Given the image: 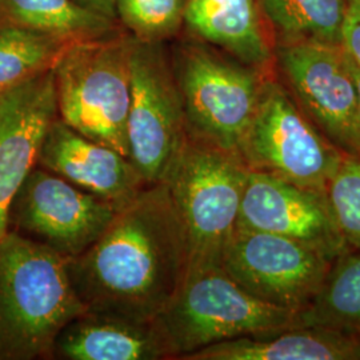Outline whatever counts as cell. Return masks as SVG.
<instances>
[{
  "label": "cell",
  "instance_id": "2",
  "mask_svg": "<svg viewBox=\"0 0 360 360\" xmlns=\"http://www.w3.org/2000/svg\"><path fill=\"white\" fill-rule=\"evenodd\" d=\"M86 309L68 257L18 232L0 238V360L52 359L62 330Z\"/></svg>",
  "mask_w": 360,
  "mask_h": 360
},
{
  "label": "cell",
  "instance_id": "21",
  "mask_svg": "<svg viewBox=\"0 0 360 360\" xmlns=\"http://www.w3.org/2000/svg\"><path fill=\"white\" fill-rule=\"evenodd\" d=\"M70 44L31 28L0 23V94L53 70Z\"/></svg>",
  "mask_w": 360,
  "mask_h": 360
},
{
  "label": "cell",
  "instance_id": "20",
  "mask_svg": "<svg viewBox=\"0 0 360 360\" xmlns=\"http://www.w3.org/2000/svg\"><path fill=\"white\" fill-rule=\"evenodd\" d=\"M302 326L327 327L360 336V250L338 257L321 291L299 314Z\"/></svg>",
  "mask_w": 360,
  "mask_h": 360
},
{
  "label": "cell",
  "instance_id": "25",
  "mask_svg": "<svg viewBox=\"0 0 360 360\" xmlns=\"http://www.w3.org/2000/svg\"><path fill=\"white\" fill-rule=\"evenodd\" d=\"M77 1L92 11L102 13L104 16L117 22L116 0H77Z\"/></svg>",
  "mask_w": 360,
  "mask_h": 360
},
{
  "label": "cell",
  "instance_id": "22",
  "mask_svg": "<svg viewBox=\"0 0 360 360\" xmlns=\"http://www.w3.org/2000/svg\"><path fill=\"white\" fill-rule=\"evenodd\" d=\"M187 0H116L117 22L135 38L163 41L183 26Z\"/></svg>",
  "mask_w": 360,
  "mask_h": 360
},
{
  "label": "cell",
  "instance_id": "16",
  "mask_svg": "<svg viewBox=\"0 0 360 360\" xmlns=\"http://www.w3.org/2000/svg\"><path fill=\"white\" fill-rule=\"evenodd\" d=\"M183 25L195 38L242 63L274 72V46L257 0H187Z\"/></svg>",
  "mask_w": 360,
  "mask_h": 360
},
{
  "label": "cell",
  "instance_id": "12",
  "mask_svg": "<svg viewBox=\"0 0 360 360\" xmlns=\"http://www.w3.org/2000/svg\"><path fill=\"white\" fill-rule=\"evenodd\" d=\"M236 229L292 239L335 262L349 250L327 193L248 171Z\"/></svg>",
  "mask_w": 360,
  "mask_h": 360
},
{
  "label": "cell",
  "instance_id": "9",
  "mask_svg": "<svg viewBox=\"0 0 360 360\" xmlns=\"http://www.w3.org/2000/svg\"><path fill=\"white\" fill-rule=\"evenodd\" d=\"M119 208L37 165L11 202L7 227L72 259L94 245Z\"/></svg>",
  "mask_w": 360,
  "mask_h": 360
},
{
  "label": "cell",
  "instance_id": "24",
  "mask_svg": "<svg viewBox=\"0 0 360 360\" xmlns=\"http://www.w3.org/2000/svg\"><path fill=\"white\" fill-rule=\"evenodd\" d=\"M339 46L348 59L360 68V4L358 0L349 1Z\"/></svg>",
  "mask_w": 360,
  "mask_h": 360
},
{
  "label": "cell",
  "instance_id": "3",
  "mask_svg": "<svg viewBox=\"0 0 360 360\" xmlns=\"http://www.w3.org/2000/svg\"><path fill=\"white\" fill-rule=\"evenodd\" d=\"M154 322L167 343L171 359L181 360L219 342L302 326L297 314L257 299L221 266L188 271Z\"/></svg>",
  "mask_w": 360,
  "mask_h": 360
},
{
  "label": "cell",
  "instance_id": "1",
  "mask_svg": "<svg viewBox=\"0 0 360 360\" xmlns=\"http://www.w3.org/2000/svg\"><path fill=\"white\" fill-rule=\"evenodd\" d=\"M188 269L186 233L165 181L147 184L116 211L94 245L68 259L87 309L142 322L167 307Z\"/></svg>",
  "mask_w": 360,
  "mask_h": 360
},
{
  "label": "cell",
  "instance_id": "18",
  "mask_svg": "<svg viewBox=\"0 0 360 360\" xmlns=\"http://www.w3.org/2000/svg\"><path fill=\"white\" fill-rule=\"evenodd\" d=\"M0 23L26 27L68 43L104 38L122 31L117 22L77 0H0Z\"/></svg>",
  "mask_w": 360,
  "mask_h": 360
},
{
  "label": "cell",
  "instance_id": "15",
  "mask_svg": "<svg viewBox=\"0 0 360 360\" xmlns=\"http://www.w3.org/2000/svg\"><path fill=\"white\" fill-rule=\"evenodd\" d=\"M52 359L162 360L171 354L154 321L86 309L62 330Z\"/></svg>",
  "mask_w": 360,
  "mask_h": 360
},
{
  "label": "cell",
  "instance_id": "10",
  "mask_svg": "<svg viewBox=\"0 0 360 360\" xmlns=\"http://www.w3.org/2000/svg\"><path fill=\"white\" fill-rule=\"evenodd\" d=\"M333 263L281 235L235 229L220 266L257 299L299 315L321 291Z\"/></svg>",
  "mask_w": 360,
  "mask_h": 360
},
{
  "label": "cell",
  "instance_id": "5",
  "mask_svg": "<svg viewBox=\"0 0 360 360\" xmlns=\"http://www.w3.org/2000/svg\"><path fill=\"white\" fill-rule=\"evenodd\" d=\"M132 35L71 43L53 67L58 117L79 134L129 158Z\"/></svg>",
  "mask_w": 360,
  "mask_h": 360
},
{
  "label": "cell",
  "instance_id": "11",
  "mask_svg": "<svg viewBox=\"0 0 360 360\" xmlns=\"http://www.w3.org/2000/svg\"><path fill=\"white\" fill-rule=\"evenodd\" d=\"M284 87L323 135L343 154L356 155V87L340 46L291 41L274 46Z\"/></svg>",
  "mask_w": 360,
  "mask_h": 360
},
{
  "label": "cell",
  "instance_id": "26",
  "mask_svg": "<svg viewBox=\"0 0 360 360\" xmlns=\"http://www.w3.org/2000/svg\"><path fill=\"white\" fill-rule=\"evenodd\" d=\"M346 55V53H345ZM347 58V55H346ZM348 67L354 77L355 87H356V96H358V104H356V122H355V135H356V158H360V68L355 63H352L347 58Z\"/></svg>",
  "mask_w": 360,
  "mask_h": 360
},
{
  "label": "cell",
  "instance_id": "27",
  "mask_svg": "<svg viewBox=\"0 0 360 360\" xmlns=\"http://www.w3.org/2000/svg\"><path fill=\"white\" fill-rule=\"evenodd\" d=\"M358 1H359V4H360V0H358Z\"/></svg>",
  "mask_w": 360,
  "mask_h": 360
},
{
  "label": "cell",
  "instance_id": "4",
  "mask_svg": "<svg viewBox=\"0 0 360 360\" xmlns=\"http://www.w3.org/2000/svg\"><path fill=\"white\" fill-rule=\"evenodd\" d=\"M169 58L188 136L238 154L274 72L245 65L196 38L179 41Z\"/></svg>",
  "mask_w": 360,
  "mask_h": 360
},
{
  "label": "cell",
  "instance_id": "6",
  "mask_svg": "<svg viewBox=\"0 0 360 360\" xmlns=\"http://www.w3.org/2000/svg\"><path fill=\"white\" fill-rule=\"evenodd\" d=\"M248 167L235 153L187 136L162 181L183 224L190 270L220 266L236 229Z\"/></svg>",
  "mask_w": 360,
  "mask_h": 360
},
{
  "label": "cell",
  "instance_id": "8",
  "mask_svg": "<svg viewBox=\"0 0 360 360\" xmlns=\"http://www.w3.org/2000/svg\"><path fill=\"white\" fill-rule=\"evenodd\" d=\"M129 160L151 184L165 179L188 134L179 89L163 41L132 37Z\"/></svg>",
  "mask_w": 360,
  "mask_h": 360
},
{
  "label": "cell",
  "instance_id": "23",
  "mask_svg": "<svg viewBox=\"0 0 360 360\" xmlns=\"http://www.w3.org/2000/svg\"><path fill=\"white\" fill-rule=\"evenodd\" d=\"M327 198L349 250H360V158H343L328 184Z\"/></svg>",
  "mask_w": 360,
  "mask_h": 360
},
{
  "label": "cell",
  "instance_id": "17",
  "mask_svg": "<svg viewBox=\"0 0 360 360\" xmlns=\"http://www.w3.org/2000/svg\"><path fill=\"white\" fill-rule=\"evenodd\" d=\"M184 360H360V336L319 326H297L202 348Z\"/></svg>",
  "mask_w": 360,
  "mask_h": 360
},
{
  "label": "cell",
  "instance_id": "7",
  "mask_svg": "<svg viewBox=\"0 0 360 360\" xmlns=\"http://www.w3.org/2000/svg\"><path fill=\"white\" fill-rule=\"evenodd\" d=\"M238 154L250 171L323 193L346 156L274 75L264 86Z\"/></svg>",
  "mask_w": 360,
  "mask_h": 360
},
{
  "label": "cell",
  "instance_id": "19",
  "mask_svg": "<svg viewBox=\"0 0 360 360\" xmlns=\"http://www.w3.org/2000/svg\"><path fill=\"white\" fill-rule=\"evenodd\" d=\"M351 0H257L276 43L319 41L340 44ZM275 43V44H276Z\"/></svg>",
  "mask_w": 360,
  "mask_h": 360
},
{
  "label": "cell",
  "instance_id": "14",
  "mask_svg": "<svg viewBox=\"0 0 360 360\" xmlns=\"http://www.w3.org/2000/svg\"><path fill=\"white\" fill-rule=\"evenodd\" d=\"M38 166L117 207L148 184L129 158L79 134L58 116L43 138Z\"/></svg>",
  "mask_w": 360,
  "mask_h": 360
},
{
  "label": "cell",
  "instance_id": "13",
  "mask_svg": "<svg viewBox=\"0 0 360 360\" xmlns=\"http://www.w3.org/2000/svg\"><path fill=\"white\" fill-rule=\"evenodd\" d=\"M58 116L53 71L0 94V238L13 198L38 165L43 138Z\"/></svg>",
  "mask_w": 360,
  "mask_h": 360
}]
</instances>
